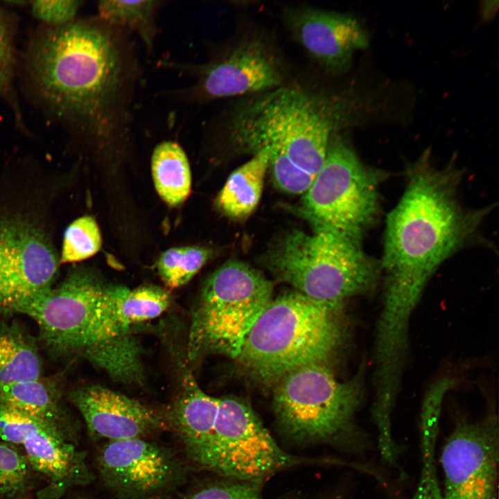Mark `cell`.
Instances as JSON below:
<instances>
[{
	"label": "cell",
	"mask_w": 499,
	"mask_h": 499,
	"mask_svg": "<svg viewBox=\"0 0 499 499\" xmlns=\"http://www.w3.org/2000/svg\"><path fill=\"white\" fill-rule=\"evenodd\" d=\"M30 467L13 444L0 442V496L15 498L25 491Z\"/></svg>",
	"instance_id": "28"
},
{
	"label": "cell",
	"mask_w": 499,
	"mask_h": 499,
	"mask_svg": "<svg viewBox=\"0 0 499 499\" xmlns=\"http://www.w3.org/2000/svg\"><path fill=\"white\" fill-rule=\"evenodd\" d=\"M218 403L219 399L206 394L190 372L184 374L180 392L170 410L168 421L189 457L198 466L211 439Z\"/></svg>",
	"instance_id": "18"
},
{
	"label": "cell",
	"mask_w": 499,
	"mask_h": 499,
	"mask_svg": "<svg viewBox=\"0 0 499 499\" xmlns=\"http://www.w3.org/2000/svg\"><path fill=\"white\" fill-rule=\"evenodd\" d=\"M360 378L338 380L324 362L310 363L273 385V410L283 434L300 444L353 445Z\"/></svg>",
	"instance_id": "6"
},
{
	"label": "cell",
	"mask_w": 499,
	"mask_h": 499,
	"mask_svg": "<svg viewBox=\"0 0 499 499\" xmlns=\"http://www.w3.org/2000/svg\"><path fill=\"white\" fill-rule=\"evenodd\" d=\"M36 340L18 322L0 328V385L42 376Z\"/></svg>",
	"instance_id": "23"
},
{
	"label": "cell",
	"mask_w": 499,
	"mask_h": 499,
	"mask_svg": "<svg viewBox=\"0 0 499 499\" xmlns=\"http://www.w3.org/2000/svg\"><path fill=\"white\" fill-rule=\"evenodd\" d=\"M261 483L225 478L195 490L186 499H266Z\"/></svg>",
	"instance_id": "29"
},
{
	"label": "cell",
	"mask_w": 499,
	"mask_h": 499,
	"mask_svg": "<svg viewBox=\"0 0 499 499\" xmlns=\"http://www.w3.org/2000/svg\"><path fill=\"white\" fill-rule=\"evenodd\" d=\"M141 351L132 327L98 319L90 327L76 356L116 382L139 385L145 378Z\"/></svg>",
	"instance_id": "17"
},
{
	"label": "cell",
	"mask_w": 499,
	"mask_h": 499,
	"mask_svg": "<svg viewBox=\"0 0 499 499\" xmlns=\"http://www.w3.org/2000/svg\"><path fill=\"white\" fill-rule=\"evenodd\" d=\"M151 169L161 198L170 206L181 204L188 197L191 185L189 160L181 146L171 140L158 143L152 155Z\"/></svg>",
	"instance_id": "24"
},
{
	"label": "cell",
	"mask_w": 499,
	"mask_h": 499,
	"mask_svg": "<svg viewBox=\"0 0 499 499\" xmlns=\"http://www.w3.org/2000/svg\"><path fill=\"white\" fill-rule=\"evenodd\" d=\"M105 285L86 269L71 272L56 286L14 306L10 313L33 319L39 338L55 357L76 355Z\"/></svg>",
	"instance_id": "11"
},
{
	"label": "cell",
	"mask_w": 499,
	"mask_h": 499,
	"mask_svg": "<svg viewBox=\"0 0 499 499\" xmlns=\"http://www.w3.org/2000/svg\"><path fill=\"white\" fill-rule=\"evenodd\" d=\"M293 229L278 238L261 256L265 267L296 291L338 310L344 301L370 290L380 262L361 244L318 226Z\"/></svg>",
	"instance_id": "5"
},
{
	"label": "cell",
	"mask_w": 499,
	"mask_h": 499,
	"mask_svg": "<svg viewBox=\"0 0 499 499\" xmlns=\"http://www.w3.org/2000/svg\"><path fill=\"white\" fill-rule=\"evenodd\" d=\"M272 295V281L246 263L231 260L221 265L205 282L193 312L189 360L211 352L236 359Z\"/></svg>",
	"instance_id": "8"
},
{
	"label": "cell",
	"mask_w": 499,
	"mask_h": 499,
	"mask_svg": "<svg viewBox=\"0 0 499 499\" xmlns=\"http://www.w3.org/2000/svg\"><path fill=\"white\" fill-rule=\"evenodd\" d=\"M96 463L105 485L120 499H152L182 477L170 451L146 438L107 441Z\"/></svg>",
	"instance_id": "13"
},
{
	"label": "cell",
	"mask_w": 499,
	"mask_h": 499,
	"mask_svg": "<svg viewBox=\"0 0 499 499\" xmlns=\"http://www.w3.org/2000/svg\"><path fill=\"white\" fill-rule=\"evenodd\" d=\"M428 152L408 170L404 192L386 222L383 306L385 329L401 332L438 267L467 243L485 211L468 210L458 199L459 176L451 166L438 168Z\"/></svg>",
	"instance_id": "1"
},
{
	"label": "cell",
	"mask_w": 499,
	"mask_h": 499,
	"mask_svg": "<svg viewBox=\"0 0 499 499\" xmlns=\"http://www.w3.org/2000/svg\"><path fill=\"white\" fill-rule=\"evenodd\" d=\"M101 247V236L94 218L85 216L73 220L66 229L60 254L61 263L85 260Z\"/></svg>",
	"instance_id": "26"
},
{
	"label": "cell",
	"mask_w": 499,
	"mask_h": 499,
	"mask_svg": "<svg viewBox=\"0 0 499 499\" xmlns=\"http://www.w3.org/2000/svg\"><path fill=\"white\" fill-rule=\"evenodd\" d=\"M46 422L50 421L0 403V439L3 442L23 444L30 434Z\"/></svg>",
	"instance_id": "30"
},
{
	"label": "cell",
	"mask_w": 499,
	"mask_h": 499,
	"mask_svg": "<svg viewBox=\"0 0 499 499\" xmlns=\"http://www.w3.org/2000/svg\"><path fill=\"white\" fill-rule=\"evenodd\" d=\"M338 312L297 291L273 298L236 360L250 375L272 384L300 367L324 362L344 338Z\"/></svg>",
	"instance_id": "4"
},
{
	"label": "cell",
	"mask_w": 499,
	"mask_h": 499,
	"mask_svg": "<svg viewBox=\"0 0 499 499\" xmlns=\"http://www.w3.org/2000/svg\"><path fill=\"white\" fill-rule=\"evenodd\" d=\"M15 64L13 25L10 17L0 8V98L10 106L21 127L22 116L14 87Z\"/></svg>",
	"instance_id": "27"
},
{
	"label": "cell",
	"mask_w": 499,
	"mask_h": 499,
	"mask_svg": "<svg viewBox=\"0 0 499 499\" xmlns=\"http://www.w3.org/2000/svg\"><path fill=\"white\" fill-rule=\"evenodd\" d=\"M268 166L269 150L264 148L234 170L216 199L218 211L233 220L251 215L261 200Z\"/></svg>",
	"instance_id": "19"
},
{
	"label": "cell",
	"mask_w": 499,
	"mask_h": 499,
	"mask_svg": "<svg viewBox=\"0 0 499 499\" xmlns=\"http://www.w3.org/2000/svg\"><path fill=\"white\" fill-rule=\"evenodd\" d=\"M83 1L78 0H39L29 2L33 17L46 27L65 26L76 20Z\"/></svg>",
	"instance_id": "31"
},
{
	"label": "cell",
	"mask_w": 499,
	"mask_h": 499,
	"mask_svg": "<svg viewBox=\"0 0 499 499\" xmlns=\"http://www.w3.org/2000/svg\"><path fill=\"white\" fill-rule=\"evenodd\" d=\"M498 440L493 416L456 426L441 454L442 499H497Z\"/></svg>",
	"instance_id": "12"
},
{
	"label": "cell",
	"mask_w": 499,
	"mask_h": 499,
	"mask_svg": "<svg viewBox=\"0 0 499 499\" xmlns=\"http://www.w3.org/2000/svg\"><path fill=\"white\" fill-rule=\"evenodd\" d=\"M331 457H304L285 451L272 438L251 405L234 396L219 399L209 444L200 466L225 478L263 482L300 466H339Z\"/></svg>",
	"instance_id": "10"
},
{
	"label": "cell",
	"mask_w": 499,
	"mask_h": 499,
	"mask_svg": "<svg viewBox=\"0 0 499 499\" xmlns=\"http://www.w3.org/2000/svg\"><path fill=\"white\" fill-rule=\"evenodd\" d=\"M67 431V426L46 422L22 444L30 469L49 482L46 495H60L91 478L84 455L69 441Z\"/></svg>",
	"instance_id": "16"
},
{
	"label": "cell",
	"mask_w": 499,
	"mask_h": 499,
	"mask_svg": "<svg viewBox=\"0 0 499 499\" xmlns=\"http://www.w3.org/2000/svg\"><path fill=\"white\" fill-rule=\"evenodd\" d=\"M100 302L114 319L132 327L161 315L170 306V297L166 290L156 286L130 290L123 286L105 285Z\"/></svg>",
	"instance_id": "21"
},
{
	"label": "cell",
	"mask_w": 499,
	"mask_h": 499,
	"mask_svg": "<svg viewBox=\"0 0 499 499\" xmlns=\"http://www.w3.org/2000/svg\"><path fill=\"white\" fill-rule=\"evenodd\" d=\"M210 256L209 249L199 246L170 248L160 256L157 270L168 287L178 288L186 283Z\"/></svg>",
	"instance_id": "25"
},
{
	"label": "cell",
	"mask_w": 499,
	"mask_h": 499,
	"mask_svg": "<svg viewBox=\"0 0 499 499\" xmlns=\"http://www.w3.org/2000/svg\"><path fill=\"white\" fill-rule=\"evenodd\" d=\"M359 105L349 93L285 83L247 96L207 127L238 150L268 148L277 187L302 195L324 164L330 138L353 121Z\"/></svg>",
	"instance_id": "2"
},
{
	"label": "cell",
	"mask_w": 499,
	"mask_h": 499,
	"mask_svg": "<svg viewBox=\"0 0 499 499\" xmlns=\"http://www.w3.org/2000/svg\"><path fill=\"white\" fill-rule=\"evenodd\" d=\"M89 434L107 441L146 438L166 427L157 412L139 401L98 385H85L69 394Z\"/></svg>",
	"instance_id": "15"
},
{
	"label": "cell",
	"mask_w": 499,
	"mask_h": 499,
	"mask_svg": "<svg viewBox=\"0 0 499 499\" xmlns=\"http://www.w3.org/2000/svg\"><path fill=\"white\" fill-rule=\"evenodd\" d=\"M157 67L190 80L160 95L191 105L269 91L285 84L288 73L277 47L260 34H248L221 46L204 61L163 58Z\"/></svg>",
	"instance_id": "7"
},
{
	"label": "cell",
	"mask_w": 499,
	"mask_h": 499,
	"mask_svg": "<svg viewBox=\"0 0 499 499\" xmlns=\"http://www.w3.org/2000/svg\"><path fill=\"white\" fill-rule=\"evenodd\" d=\"M24 182L0 177V315L52 287L60 265L51 213L61 179Z\"/></svg>",
	"instance_id": "3"
},
{
	"label": "cell",
	"mask_w": 499,
	"mask_h": 499,
	"mask_svg": "<svg viewBox=\"0 0 499 499\" xmlns=\"http://www.w3.org/2000/svg\"><path fill=\"white\" fill-rule=\"evenodd\" d=\"M61 388L43 377L0 385V403L30 416L67 426Z\"/></svg>",
	"instance_id": "20"
},
{
	"label": "cell",
	"mask_w": 499,
	"mask_h": 499,
	"mask_svg": "<svg viewBox=\"0 0 499 499\" xmlns=\"http://www.w3.org/2000/svg\"><path fill=\"white\" fill-rule=\"evenodd\" d=\"M384 172L367 166L340 132L330 138L324 164L297 211L312 226L361 244L380 212Z\"/></svg>",
	"instance_id": "9"
},
{
	"label": "cell",
	"mask_w": 499,
	"mask_h": 499,
	"mask_svg": "<svg viewBox=\"0 0 499 499\" xmlns=\"http://www.w3.org/2000/svg\"><path fill=\"white\" fill-rule=\"evenodd\" d=\"M283 16L295 41L311 59L331 75L347 71L355 51L368 45L365 30L349 15L299 6L288 8Z\"/></svg>",
	"instance_id": "14"
},
{
	"label": "cell",
	"mask_w": 499,
	"mask_h": 499,
	"mask_svg": "<svg viewBox=\"0 0 499 499\" xmlns=\"http://www.w3.org/2000/svg\"><path fill=\"white\" fill-rule=\"evenodd\" d=\"M164 3L157 0H101L96 3V17L137 37L150 53L159 34L158 15Z\"/></svg>",
	"instance_id": "22"
}]
</instances>
